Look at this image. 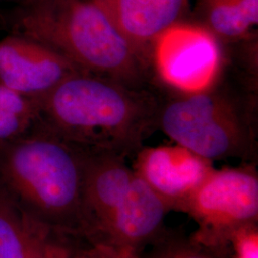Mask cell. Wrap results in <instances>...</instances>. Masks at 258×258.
<instances>
[{
  "instance_id": "9c48e42d",
  "label": "cell",
  "mask_w": 258,
  "mask_h": 258,
  "mask_svg": "<svg viewBox=\"0 0 258 258\" xmlns=\"http://www.w3.org/2000/svg\"><path fill=\"white\" fill-rule=\"evenodd\" d=\"M147 64L155 39L178 22L186 0H92Z\"/></svg>"
},
{
  "instance_id": "52a82bcc",
  "label": "cell",
  "mask_w": 258,
  "mask_h": 258,
  "mask_svg": "<svg viewBox=\"0 0 258 258\" xmlns=\"http://www.w3.org/2000/svg\"><path fill=\"white\" fill-rule=\"evenodd\" d=\"M161 198L169 212H183L213 162L179 145L141 148L132 167Z\"/></svg>"
},
{
  "instance_id": "30bf717a",
  "label": "cell",
  "mask_w": 258,
  "mask_h": 258,
  "mask_svg": "<svg viewBox=\"0 0 258 258\" xmlns=\"http://www.w3.org/2000/svg\"><path fill=\"white\" fill-rule=\"evenodd\" d=\"M54 240L0 187V258H53Z\"/></svg>"
},
{
  "instance_id": "7a4b0ae2",
  "label": "cell",
  "mask_w": 258,
  "mask_h": 258,
  "mask_svg": "<svg viewBox=\"0 0 258 258\" xmlns=\"http://www.w3.org/2000/svg\"><path fill=\"white\" fill-rule=\"evenodd\" d=\"M85 150L37 123L0 145V187L55 237L83 239Z\"/></svg>"
},
{
  "instance_id": "8992f818",
  "label": "cell",
  "mask_w": 258,
  "mask_h": 258,
  "mask_svg": "<svg viewBox=\"0 0 258 258\" xmlns=\"http://www.w3.org/2000/svg\"><path fill=\"white\" fill-rule=\"evenodd\" d=\"M149 59L164 83L189 95L209 91L223 57L219 38L209 29L178 21L157 37Z\"/></svg>"
},
{
  "instance_id": "277c9868",
  "label": "cell",
  "mask_w": 258,
  "mask_h": 258,
  "mask_svg": "<svg viewBox=\"0 0 258 258\" xmlns=\"http://www.w3.org/2000/svg\"><path fill=\"white\" fill-rule=\"evenodd\" d=\"M160 125L175 144L212 162L248 160L254 154V137L239 111L227 99L209 91L169 102Z\"/></svg>"
},
{
  "instance_id": "3957f363",
  "label": "cell",
  "mask_w": 258,
  "mask_h": 258,
  "mask_svg": "<svg viewBox=\"0 0 258 258\" xmlns=\"http://www.w3.org/2000/svg\"><path fill=\"white\" fill-rule=\"evenodd\" d=\"M12 34L52 49L83 73L130 87L146 63L92 0H22L9 18Z\"/></svg>"
},
{
  "instance_id": "7c38bea8",
  "label": "cell",
  "mask_w": 258,
  "mask_h": 258,
  "mask_svg": "<svg viewBox=\"0 0 258 258\" xmlns=\"http://www.w3.org/2000/svg\"><path fill=\"white\" fill-rule=\"evenodd\" d=\"M139 258H218L211 250L194 242L184 231L165 229Z\"/></svg>"
},
{
  "instance_id": "6da1fadb",
  "label": "cell",
  "mask_w": 258,
  "mask_h": 258,
  "mask_svg": "<svg viewBox=\"0 0 258 258\" xmlns=\"http://www.w3.org/2000/svg\"><path fill=\"white\" fill-rule=\"evenodd\" d=\"M134 87L77 73L37 103V125L90 152L137 153L155 118V104Z\"/></svg>"
},
{
  "instance_id": "4fadbf2b",
  "label": "cell",
  "mask_w": 258,
  "mask_h": 258,
  "mask_svg": "<svg viewBox=\"0 0 258 258\" xmlns=\"http://www.w3.org/2000/svg\"><path fill=\"white\" fill-rule=\"evenodd\" d=\"M221 258H258V223L246 225L234 231Z\"/></svg>"
},
{
  "instance_id": "5b68a950",
  "label": "cell",
  "mask_w": 258,
  "mask_h": 258,
  "mask_svg": "<svg viewBox=\"0 0 258 258\" xmlns=\"http://www.w3.org/2000/svg\"><path fill=\"white\" fill-rule=\"evenodd\" d=\"M183 213L197 229L189 237L221 258L231 234L258 223V173L255 166L215 168L195 190Z\"/></svg>"
},
{
  "instance_id": "2e32d148",
  "label": "cell",
  "mask_w": 258,
  "mask_h": 258,
  "mask_svg": "<svg viewBox=\"0 0 258 258\" xmlns=\"http://www.w3.org/2000/svg\"><path fill=\"white\" fill-rule=\"evenodd\" d=\"M0 1H16L17 3H19V2L22 1V0H0Z\"/></svg>"
},
{
  "instance_id": "5bb4252c",
  "label": "cell",
  "mask_w": 258,
  "mask_h": 258,
  "mask_svg": "<svg viewBox=\"0 0 258 258\" xmlns=\"http://www.w3.org/2000/svg\"><path fill=\"white\" fill-rule=\"evenodd\" d=\"M0 109L29 120H37V102L0 83Z\"/></svg>"
},
{
  "instance_id": "ba28073f",
  "label": "cell",
  "mask_w": 258,
  "mask_h": 258,
  "mask_svg": "<svg viewBox=\"0 0 258 258\" xmlns=\"http://www.w3.org/2000/svg\"><path fill=\"white\" fill-rule=\"evenodd\" d=\"M77 73L83 72L31 38L11 34L0 40V83L35 102Z\"/></svg>"
},
{
  "instance_id": "9a60e30c",
  "label": "cell",
  "mask_w": 258,
  "mask_h": 258,
  "mask_svg": "<svg viewBox=\"0 0 258 258\" xmlns=\"http://www.w3.org/2000/svg\"><path fill=\"white\" fill-rule=\"evenodd\" d=\"M53 258H113L81 238H56L53 246Z\"/></svg>"
},
{
  "instance_id": "8fae6325",
  "label": "cell",
  "mask_w": 258,
  "mask_h": 258,
  "mask_svg": "<svg viewBox=\"0 0 258 258\" xmlns=\"http://www.w3.org/2000/svg\"><path fill=\"white\" fill-rule=\"evenodd\" d=\"M199 12L217 38H246L258 24V0H200Z\"/></svg>"
}]
</instances>
